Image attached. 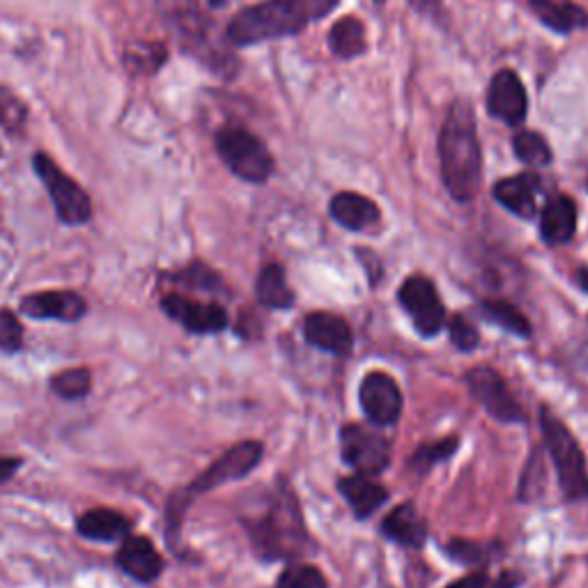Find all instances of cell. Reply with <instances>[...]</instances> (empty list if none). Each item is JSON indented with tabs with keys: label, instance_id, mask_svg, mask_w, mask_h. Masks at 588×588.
I'll list each match as a JSON object with an SVG mask.
<instances>
[{
	"label": "cell",
	"instance_id": "9c48e42d",
	"mask_svg": "<svg viewBox=\"0 0 588 588\" xmlns=\"http://www.w3.org/2000/svg\"><path fill=\"white\" fill-rule=\"evenodd\" d=\"M398 299L421 336H434L446 325V308L430 279L409 276L398 292Z\"/></svg>",
	"mask_w": 588,
	"mask_h": 588
},
{
	"label": "cell",
	"instance_id": "3957f363",
	"mask_svg": "<svg viewBox=\"0 0 588 588\" xmlns=\"http://www.w3.org/2000/svg\"><path fill=\"white\" fill-rule=\"evenodd\" d=\"M262 453L264 449L260 441H241V444L228 449L216 462H212L210 467L193 483H189L184 489H180V493L170 495L168 506H166V533L170 538V543L173 545L178 543L182 520L189 506L193 504V499L212 493V489L220 485L249 476L260 464Z\"/></svg>",
	"mask_w": 588,
	"mask_h": 588
},
{
	"label": "cell",
	"instance_id": "7402d4cb",
	"mask_svg": "<svg viewBox=\"0 0 588 588\" xmlns=\"http://www.w3.org/2000/svg\"><path fill=\"white\" fill-rule=\"evenodd\" d=\"M338 489H340V495L346 497L348 504L352 506L357 518H361V520L371 518V514L388 499L386 489L363 474L340 478Z\"/></svg>",
	"mask_w": 588,
	"mask_h": 588
},
{
	"label": "cell",
	"instance_id": "ab89813d",
	"mask_svg": "<svg viewBox=\"0 0 588 588\" xmlns=\"http://www.w3.org/2000/svg\"><path fill=\"white\" fill-rule=\"evenodd\" d=\"M380 3H384V0H380Z\"/></svg>",
	"mask_w": 588,
	"mask_h": 588
},
{
	"label": "cell",
	"instance_id": "4fadbf2b",
	"mask_svg": "<svg viewBox=\"0 0 588 588\" xmlns=\"http://www.w3.org/2000/svg\"><path fill=\"white\" fill-rule=\"evenodd\" d=\"M527 106H529L527 90L518 74L512 69L497 71L487 90V111L495 117L508 122V125H520L527 117Z\"/></svg>",
	"mask_w": 588,
	"mask_h": 588
},
{
	"label": "cell",
	"instance_id": "2e32d148",
	"mask_svg": "<svg viewBox=\"0 0 588 588\" xmlns=\"http://www.w3.org/2000/svg\"><path fill=\"white\" fill-rule=\"evenodd\" d=\"M304 333L310 346L338 357L350 354L354 346L350 325L331 313H310L304 323Z\"/></svg>",
	"mask_w": 588,
	"mask_h": 588
},
{
	"label": "cell",
	"instance_id": "ffe728a7",
	"mask_svg": "<svg viewBox=\"0 0 588 588\" xmlns=\"http://www.w3.org/2000/svg\"><path fill=\"white\" fill-rule=\"evenodd\" d=\"M77 531L88 538V541H102V543H115L127 538L132 531V522L125 518V514L111 510V508H92L83 512Z\"/></svg>",
	"mask_w": 588,
	"mask_h": 588
},
{
	"label": "cell",
	"instance_id": "8fae6325",
	"mask_svg": "<svg viewBox=\"0 0 588 588\" xmlns=\"http://www.w3.org/2000/svg\"><path fill=\"white\" fill-rule=\"evenodd\" d=\"M359 400L375 426H394L403 411V394L396 380L386 373H368L359 388Z\"/></svg>",
	"mask_w": 588,
	"mask_h": 588
},
{
	"label": "cell",
	"instance_id": "f35d334b",
	"mask_svg": "<svg viewBox=\"0 0 588 588\" xmlns=\"http://www.w3.org/2000/svg\"><path fill=\"white\" fill-rule=\"evenodd\" d=\"M0 157H3V147H0Z\"/></svg>",
	"mask_w": 588,
	"mask_h": 588
},
{
	"label": "cell",
	"instance_id": "5bb4252c",
	"mask_svg": "<svg viewBox=\"0 0 588 588\" xmlns=\"http://www.w3.org/2000/svg\"><path fill=\"white\" fill-rule=\"evenodd\" d=\"M88 306L81 294L69 290H46L35 292L21 299V313L37 320H63V323H79L86 315Z\"/></svg>",
	"mask_w": 588,
	"mask_h": 588
},
{
	"label": "cell",
	"instance_id": "74e56055",
	"mask_svg": "<svg viewBox=\"0 0 588 588\" xmlns=\"http://www.w3.org/2000/svg\"><path fill=\"white\" fill-rule=\"evenodd\" d=\"M579 285L588 292V269H586V267L579 269Z\"/></svg>",
	"mask_w": 588,
	"mask_h": 588
},
{
	"label": "cell",
	"instance_id": "1f68e13d",
	"mask_svg": "<svg viewBox=\"0 0 588 588\" xmlns=\"http://www.w3.org/2000/svg\"><path fill=\"white\" fill-rule=\"evenodd\" d=\"M166 58L163 44H134L127 48V67L134 71H157Z\"/></svg>",
	"mask_w": 588,
	"mask_h": 588
},
{
	"label": "cell",
	"instance_id": "ac0fdd59",
	"mask_svg": "<svg viewBox=\"0 0 588 588\" xmlns=\"http://www.w3.org/2000/svg\"><path fill=\"white\" fill-rule=\"evenodd\" d=\"M382 533L388 541L405 547H423L428 541L426 522L414 504H403L396 510H391L382 522Z\"/></svg>",
	"mask_w": 588,
	"mask_h": 588
},
{
	"label": "cell",
	"instance_id": "e0dca14e",
	"mask_svg": "<svg viewBox=\"0 0 588 588\" xmlns=\"http://www.w3.org/2000/svg\"><path fill=\"white\" fill-rule=\"evenodd\" d=\"M577 230V205L566 193H556L545 203L541 216V235L552 247L566 244Z\"/></svg>",
	"mask_w": 588,
	"mask_h": 588
},
{
	"label": "cell",
	"instance_id": "484cf974",
	"mask_svg": "<svg viewBox=\"0 0 588 588\" xmlns=\"http://www.w3.org/2000/svg\"><path fill=\"white\" fill-rule=\"evenodd\" d=\"M480 310L485 317H489L495 325L504 327L506 331L514 333V336H531V325L527 320V315L514 308L510 302H499V299H487L480 304Z\"/></svg>",
	"mask_w": 588,
	"mask_h": 588
},
{
	"label": "cell",
	"instance_id": "6da1fadb",
	"mask_svg": "<svg viewBox=\"0 0 588 588\" xmlns=\"http://www.w3.org/2000/svg\"><path fill=\"white\" fill-rule=\"evenodd\" d=\"M441 180L457 203H470L478 193L483 155L476 134V115L470 102L457 100L439 134Z\"/></svg>",
	"mask_w": 588,
	"mask_h": 588
},
{
	"label": "cell",
	"instance_id": "8992f818",
	"mask_svg": "<svg viewBox=\"0 0 588 588\" xmlns=\"http://www.w3.org/2000/svg\"><path fill=\"white\" fill-rule=\"evenodd\" d=\"M216 152L233 173L251 184H262L274 173V157L267 145L241 127H224L216 134Z\"/></svg>",
	"mask_w": 588,
	"mask_h": 588
},
{
	"label": "cell",
	"instance_id": "603a6c76",
	"mask_svg": "<svg viewBox=\"0 0 588 588\" xmlns=\"http://www.w3.org/2000/svg\"><path fill=\"white\" fill-rule=\"evenodd\" d=\"M529 5L538 14V19L556 33L566 35V33L588 26V14L579 5L556 3V0H529Z\"/></svg>",
	"mask_w": 588,
	"mask_h": 588
},
{
	"label": "cell",
	"instance_id": "e575fe53",
	"mask_svg": "<svg viewBox=\"0 0 588 588\" xmlns=\"http://www.w3.org/2000/svg\"><path fill=\"white\" fill-rule=\"evenodd\" d=\"M520 584V577L512 573H504L501 577H489L487 573H472L470 577H462L460 581L451 584L449 588H514Z\"/></svg>",
	"mask_w": 588,
	"mask_h": 588
},
{
	"label": "cell",
	"instance_id": "9a60e30c",
	"mask_svg": "<svg viewBox=\"0 0 588 588\" xmlns=\"http://www.w3.org/2000/svg\"><path fill=\"white\" fill-rule=\"evenodd\" d=\"M117 566L136 581H155L163 573V558L150 538L127 535L117 550Z\"/></svg>",
	"mask_w": 588,
	"mask_h": 588
},
{
	"label": "cell",
	"instance_id": "4dcf8cb0",
	"mask_svg": "<svg viewBox=\"0 0 588 588\" xmlns=\"http://www.w3.org/2000/svg\"><path fill=\"white\" fill-rule=\"evenodd\" d=\"M276 588H329V586L325 575L317 568L306 566V563H292V566H287L279 577Z\"/></svg>",
	"mask_w": 588,
	"mask_h": 588
},
{
	"label": "cell",
	"instance_id": "83f0119b",
	"mask_svg": "<svg viewBox=\"0 0 588 588\" xmlns=\"http://www.w3.org/2000/svg\"><path fill=\"white\" fill-rule=\"evenodd\" d=\"M512 147L518 159L527 166H547L552 161V150L547 140L535 132H520L512 138Z\"/></svg>",
	"mask_w": 588,
	"mask_h": 588
},
{
	"label": "cell",
	"instance_id": "52a82bcc",
	"mask_svg": "<svg viewBox=\"0 0 588 588\" xmlns=\"http://www.w3.org/2000/svg\"><path fill=\"white\" fill-rule=\"evenodd\" d=\"M33 168L37 178L44 182L52 203L56 207L58 218L65 226H83L92 216V201L86 193V189L71 180L65 170L44 152H37L33 157Z\"/></svg>",
	"mask_w": 588,
	"mask_h": 588
},
{
	"label": "cell",
	"instance_id": "d6a6232c",
	"mask_svg": "<svg viewBox=\"0 0 588 588\" xmlns=\"http://www.w3.org/2000/svg\"><path fill=\"white\" fill-rule=\"evenodd\" d=\"M21 348H23V327L10 308H3L0 310V350L14 354Z\"/></svg>",
	"mask_w": 588,
	"mask_h": 588
},
{
	"label": "cell",
	"instance_id": "cb8c5ba5",
	"mask_svg": "<svg viewBox=\"0 0 588 588\" xmlns=\"http://www.w3.org/2000/svg\"><path fill=\"white\" fill-rule=\"evenodd\" d=\"M256 294H258V302L264 308L283 310V308H292L294 304V292L287 285L281 264H269L262 269V274L258 276Z\"/></svg>",
	"mask_w": 588,
	"mask_h": 588
},
{
	"label": "cell",
	"instance_id": "277c9868",
	"mask_svg": "<svg viewBox=\"0 0 588 588\" xmlns=\"http://www.w3.org/2000/svg\"><path fill=\"white\" fill-rule=\"evenodd\" d=\"M251 543L262 558H299L310 547L297 499L290 489H281L260 520L247 524Z\"/></svg>",
	"mask_w": 588,
	"mask_h": 588
},
{
	"label": "cell",
	"instance_id": "30bf717a",
	"mask_svg": "<svg viewBox=\"0 0 588 588\" xmlns=\"http://www.w3.org/2000/svg\"><path fill=\"white\" fill-rule=\"evenodd\" d=\"M467 384L472 388L474 398L487 409L489 416L504 421V423H522L524 411L522 405L514 400V396L508 391L506 382L493 368L478 365L467 375Z\"/></svg>",
	"mask_w": 588,
	"mask_h": 588
},
{
	"label": "cell",
	"instance_id": "f1b7e54d",
	"mask_svg": "<svg viewBox=\"0 0 588 588\" xmlns=\"http://www.w3.org/2000/svg\"><path fill=\"white\" fill-rule=\"evenodd\" d=\"M457 444L460 439L457 437H446V439H439L434 441V444H426L421 446L419 451H416L409 460V467L411 472L416 470L419 474H426L428 470H432L437 462L441 460H449L455 451H457Z\"/></svg>",
	"mask_w": 588,
	"mask_h": 588
},
{
	"label": "cell",
	"instance_id": "7c38bea8",
	"mask_svg": "<svg viewBox=\"0 0 588 588\" xmlns=\"http://www.w3.org/2000/svg\"><path fill=\"white\" fill-rule=\"evenodd\" d=\"M161 308L191 333H216L228 327V313L218 304H205L184 297V294H166Z\"/></svg>",
	"mask_w": 588,
	"mask_h": 588
},
{
	"label": "cell",
	"instance_id": "f546056e",
	"mask_svg": "<svg viewBox=\"0 0 588 588\" xmlns=\"http://www.w3.org/2000/svg\"><path fill=\"white\" fill-rule=\"evenodd\" d=\"M29 122V106L10 88L0 86V127L8 132H21Z\"/></svg>",
	"mask_w": 588,
	"mask_h": 588
},
{
	"label": "cell",
	"instance_id": "7a4b0ae2",
	"mask_svg": "<svg viewBox=\"0 0 588 588\" xmlns=\"http://www.w3.org/2000/svg\"><path fill=\"white\" fill-rule=\"evenodd\" d=\"M338 0H264L244 8L228 23V42L251 46L267 39H279L302 33L310 21L327 16Z\"/></svg>",
	"mask_w": 588,
	"mask_h": 588
},
{
	"label": "cell",
	"instance_id": "836d02e7",
	"mask_svg": "<svg viewBox=\"0 0 588 588\" xmlns=\"http://www.w3.org/2000/svg\"><path fill=\"white\" fill-rule=\"evenodd\" d=\"M449 331H451V342H453V346L457 350H462V352H472L478 346V340H480L476 327L472 323L464 320L462 315H453L451 317V320H449Z\"/></svg>",
	"mask_w": 588,
	"mask_h": 588
},
{
	"label": "cell",
	"instance_id": "8d00e7d4",
	"mask_svg": "<svg viewBox=\"0 0 588 588\" xmlns=\"http://www.w3.org/2000/svg\"><path fill=\"white\" fill-rule=\"evenodd\" d=\"M21 467V460L16 457H5V455H0V483H5L10 480Z\"/></svg>",
	"mask_w": 588,
	"mask_h": 588
},
{
	"label": "cell",
	"instance_id": "d4e9b609",
	"mask_svg": "<svg viewBox=\"0 0 588 588\" xmlns=\"http://www.w3.org/2000/svg\"><path fill=\"white\" fill-rule=\"evenodd\" d=\"M329 48L336 58L350 60L365 52V26L357 16H346L333 23L329 33Z\"/></svg>",
	"mask_w": 588,
	"mask_h": 588
},
{
	"label": "cell",
	"instance_id": "d6986e66",
	"mask_svg": "<svg viewBox=\"0 0 588 588\" xmlns=\"http://www.w3.org/2000/svg\"><path fill=\"white\" fill-rule=\"evenodd\" d=\"M538 193H541V180L535 176L506 178L495 186V199L514 216L522 218H531L535 214Z\"/></svg>",
	"mask_w": 588,
	"mask_h": 588
},
{
	"label": "cell",
	"instance_id": "44dd1931",
	"mask_svg": "<svg viewBox=\"0 0 588 588\" xmlns=\"http://www.w3.org/2000/svg\"><path fill=\"white\" fill-rule=\"evenodd\" d=\"M331 216L348 230H368L380 220V207L361 193H338L331 201Z\"/></svg>",
	"mask_w": 588,
	"mask_h": 588
},
{
	"label": "cell",
	"instance_id": "ba28073f",
	"mask_svg": "<svg viewBox=\"0 0 588 588\" xmlns=\"http://www.w3.org/2000/svg\"><path fill=\"white\" fill-rule=\"evenodd\" d=\"M342 460L363 476L382 474L391 462L388 439L363 426H346L340 430Z\"/></svg>",
	"mask_w": 588,
	"mask_h": 588
},
{
	"label": "cell",
	"instance_id": "5b68a950",
	"mask_svg": "<svg viewBox=\"0 0 588 588\" xmlns=\"http://www.w3.org/2000/svg\"><path fill=\"white\" fill-rule=\"evenodd\" d=\"M541 426H543L545 444L550 449L552 462L558 474L563 495H566V499L570 501L586 499L588 497V472H586V460L577 444V439L566 428V423H561L550 409L541 411Z\"/></svg>",
	"mask_w": 588,
	"mask_h": 588
},
{
	"label": "cell",
	"instance_id": "d590c367",
	"mask_svg": "<svg viewBox=\"0 0 588 588\" xmlns=\"http://www.w3.org/2000/svg\"><path fill=\"white\" fill-rule=\"evenodd\" d=\"M446 552L460 563H478L483 556V550L476 543H467V541H453L446 547Z\"/></svg>",
	"mask_w": 588,
	"mask_h": 588
},
{
	"label": "cell",
	"instance_id": "4316f807",
	"mask_svg": "<svg viewBox=\"0 0 588 588\" xmlns=\"http://www.w3.org/2000/svg\"><path fill=\"white\" fill-rule=\"evenodd\" d=\"M90 388L92 375L88 368H71V371H63L52 380V391L63 400H81L90 394Z\"/></svg>",
	"mask_w": 588,
	"mask_h": 588
}]
</instances>
